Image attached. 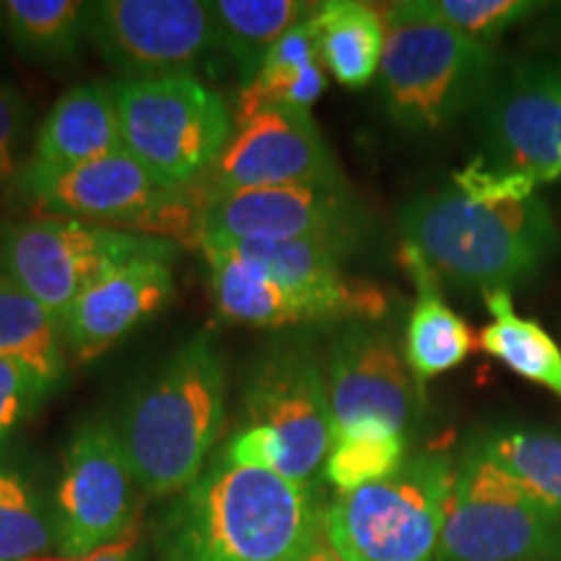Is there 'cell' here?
<instances>
[{"label":"cell","mask_w":561,"mask_h":561,"mask_svg":"<svg viewBox=\"0 0 561 561\" xmlns=\"http://www.w3.org/2000/svg\"><path fill=\"white\" fill-rule=\"evenodd\" d=\"M403 242L432 273L460 289L512 291L543 268L559 229L538 187L483 157L468 161L439 191L413 198L401 214Z\"/></svg>","instance_id":"6da1fadb"},{"label":"cell","mask_w":561,"mask_h":561,"mask_svg":"<svg viewBox=\"0 0 561 561\" xmlns=\"http://www.w3.org/2000/svg\"><path fill=\"white\" fill-rule=\"evenodd\" d=\"M320 528L310 489L221 458L182 491L161 549L167 561H305Z\"/></svg>","instance_id":"7a4b0ae2"},{"label":"cell","mask_w":561,"mask_h":561,"mask_svg":"<svg viewBox=\"0 0 561 561\" xmlns=\"http://www.w3.org/2000/svg\"><path fill=\"white\" fill-rule=\"evenodd\" d=\"M227 356L208 333L182 343L140 385L117 437L146 494H182L201 479L227 424Z\"/></svg>","instance_id":"3957f363"},{"label":"cell","mask_w":561,"mask_h":561,"mask_svg":"<svg viewBox=\"0 0 561 561\" xmlns=\"http://www.w3.org/2000/svg\"><path fill=\"white\" fill-rule=\"evenodd\" d=\"M242 405L244 421L221 458L310 489L333 447L328 377L310 341H278L263 351L250 369Z\"/></svg>","instance_id":"277c9868"},{"label":"cell","mask_w":561,"mask_h":561,"mask_svg":"<svg viewBox=\"0 0 561 561\" xmlns=\"http://www.w3.org/2000/svg\"><path fill=\"white\" fill-rule=\"evenodd\" d=\"M382 19L377 83L392 123L403 130L434 133L486 100L496 81L494 47L432 19L419 0L392 3Z\"/></svg>","instance_id":"5b68a950"},{"label":"cell","mask_w":561,"mask_h":561,"mask_svg":"<svg viewBox=\"0 0 561 561\" xmlns=\"http://www.w3.org/2000/svg\"><path fill=\"white\" fill-rule=\"evenodd\" d=\"M453 483L447 455L403 460L396 473L335 496L322 512L328 543L343 561H434Z\"/></svg>","instance_id":"8992f818"},{"label":"cell","mask_w":561,"mask_h":561,"mask_svg":"<svg viewBox=\"0 0 561 561\" xmlns=\"http://www.w3.org/2000/svg\"><path fill=\"white\" fill-rule=\"evenodd\" d=\"M19 185L42 216L55 219H76L159 240H195L198 229V198L193 187L180 191L164 185L128 151L60 172L24 167Z\"/></svg>","instance_id":"52a82bcc"},{"label":"cell","mask_w":561,"mask_h":561,"mask_svg":"<svg viewBox=\"0 0 561 561\" xmlns=\"http://www.w3.org/2000/svg\"><path fill=\"white\" fill-rule=\"evenodd\" d=\"M125 151L170 187H193L231 138V115L221 94L198 76L112 81Z\"/></svg>","instance_id":"ba28073f"},{"label":"cell","mask_w":561,"mask_h":561,"mask_svg":"<svg viewBox=\"0 0 561 561\" xmlns=\"http://www.w3.org/2000/svg\"><path fill=\"white\" fill-rule=\"evenodd\" d=\"M174 252L178 248L159 237L39 216L3 229L0 273L37 299L62 325L76 299L96 280L138 257Z\"/></svg>","instance_id":"9c48e42d"},{"label":"cell","mask_w":561,"mask_h":561,"mask_svg":"<svg viewBox=\"0 0 561 561\" xmlns=\"http://www.w3.org/2000/svg\"><path fill=\"white\" fill-rule=\"evenodd\" d=\"M434 561H561V515L468 447Z\"/></svg>","instance_id":"30bf717a"},{"label":"cell","mask_w":561,"mask_h":561,"mask_svg":"<svg viewBox=\"0 0 561 561\" xmlns=\"http://www.w3.org/2000/svg\"><path fill=\"white\" fill-rule=\"evenodd\" d=\"M364 216L346 182L252 187L198 198L195 242L240 244L312 240L351 252L362 237Z\"/></svg>","instance_id":"8fae6325"},{"label":"cell","mask_w":561,"mask_h":561,"mask_svg":"<svg viewBox=\"0 0 561 561\" xmlns=\"http://www.w3.org/2000/svg\"><path fill=\"white\" fill-rule=\"evenodd\" d=\"M89 39L123 81L193 76L221 50L210 3L201 0L89 3Z\"/></svg>","instance_id":"7c38bea8"},{"label":"cell","mask_w":561,"mask_h":561,"mask_svg":"<svg viewBox=\"0 0 561 561\" xmlns=\"http://www.w3.org/2000/svg\"><path fill=\"white\" fill-rule=\"evenodd\" d=\"M346 182L310 110L261 104L237 110V128L219 159L195 182V198L252 187Z\"/></svg>","instance_id":"4fadbf2b"},{"label":"cell","mask_w":561,"mask_h":561,"mask_svg":"<svg viewBox=\"0 0 561 561\" xmlns=\"http://www.w3.org/2000/svg\"><path fill=\"white\" fill-rule=\"evenodd\" d=\"M138 481L117 430L89 421L70 437L55 494V543L76 559L102 549L136 525Z\"/></svg>","instance_id":"5bb4252c"},{"label":"cell","mask_w":561,"mask_h":561,"mask_svg":"<svg viewBox=\"0 0 561 561\" xmlns=\"http://www.w3.org/2000/svg\"><path fill=\"white\" fill-rule=\"evenodd\" d=\"M486 159L536 187L561 180V60L528 62L483 100Z\"/></svg>","instance_id":"9a60e30c"},{"label":"cell","mask_w":561,"mask_h":561,"mask_svg":"<svg viewBox=\"0 0 561 561\" xmlns=\"http://www.w3.org/2000/svg\"><path fill=\"white\" fill-rule=\"evenodd\" d=\"M325 377L333 434L356 426L403 434L421 405V382L405 362L403 346L369 322H348L333 341Z\"/></svg>","instance_id":"2e32d148"},{"label":"cell","mask_w":561,"mask_h":561,"mask_svg":"<svg viewBox=\"0 0 561 561\" xmlns=\"http://www.w3.org/2000/svg\"><path fill=\"white\" fill-rule=\"evenodd\" d=\"M174 255L138 257L83 291L62 318L66 351L89 364L164 310L174 297Z\"/></svg>","instance_id":"e0dca14e"},{"label":"cell","mask_w":561,"mask_h":561,"mask_svg":"<svg viewBox=\"0 0 561 561\" xmlns=\"http://www.w3.org/2000/svg\"><path fill=\"white\" fill-rule=\"evenodd\" d=\"M261 263L301 301L310 322H375L388 312V297L375 284L343 273L346 250L312 240H261L231 244Z\"/></svg>","instance_id":"ac0fdd59"},{"label":"cell","mask_w":561,"mask_h":561,"mask_svg":"<svg viewBox=\"0 0 561 561\" xmlns=\"http://www.w3.org/2000/svg\"><path fill=\"white\" fill-rule=\"evenodd\" d=\"M125 151L121 112L110 83H79L53 104L34 144L30 170L60 172Z\"/></svg>","instance_id":"d6986e66"},{"label":"cell","mask_w":561,"mask_h":561,"mask_svg":"<svg viewBox=\"0 0 561 561\" xmlns=\"http://www.w3.org/2000/svg\"><path fill=\"white\" fill-rule=\"evenodd\" d=\"M201 250L206 255L210 294L221 320L263 331L310 322L301 301L261 263L242 255L231 244H203Z\"/></svg>","instance_id":"ffe728a7"},{"label":"cell","mask_w":561,"mask_h":561,"mask_svg":"<svg viewBox=\"0 0 561 561\" xmlns=\"http://www.w3.org/2000/svg\"><path fill=\"white\" fill-rule=\"evenodd\" d=\"M401 261L416 284V305H413L409 325H405L403 354L413 377L419 382H426L460 367L471 356L476 335L468 322L442 297L439 278L411 244L403 242Z\"/></svg>","instance_id":"44dd1931"},{"label":"cell","mask_w":561,"mask_h":561,"mask_svg":"<svg viewBox=\"0 0 561 561\" xmlns=\"http://www.w3.org/2000/svg\"><path fill=\"white\" fill-rule=\"evenodd\" d=\"M320 60L341 87L364 89L377 79L385 50V19L359 0H328L310 16Z\"/></svg>","instance_id":"7402d4cb"},{"label":"cell","mask_w":561,"mask_h":561,"mask_svg":"<svg viewBox=\"0 0 561 561\" xmlns=\"http://www.w3.org/2000/svg\"><path fill=\"white\" fill-rule=\"evenodd\" d=\"M0 359L24 367L50 392L66 377L62 325L37 299L0 273Z\"/></svg>","instance_id":"603a6c76"},{"label":"cell","mask_w":561,"mask_h":561,"mask_svg":"<svg viewBox=\"0 0 561 561\" xmlns=\"http://www.w3.org/2000/svg\"><path fill=\"white\" fill-rule=\"evenodd\" d=\"M491 322L479 333V346L517 377L549 390L561 401V346L538 320L523 318L512 307V291L483 294Z\"/></svg>","instance_id":"cb8c5ba5"},{"label":"cell","mask_w":561,"mask_h":561,"mask_svg":"<svg viewBox=\"0 0 561 561\" xmlns=\"http://www.w3.org/2000/svg\"><path fill=\"white\" fill-rule=\"evenodd\" d=\"M318 3L301 0H214L219 47L234 62L242 89L261 73L265 55L286 32L312 16Z\"/></svg>","instance_id":"d4e9b609"},{"label":"cell","mask_w":561,"mask_h":561,"mask_svg":"<svg viewBox=\"0 0 561 561\" xmlns=\"http://www.w3.org/2000/svg\"><path fill=\"white\" fill-rule=\"evenodd\" d=\"M325 73L328 70L322 66L310 19H307L271 47L261 73L240 91V107L289 104V107L310 110L328 87Z\"/></svg>","instance_id":"484cf974"},{"label":"cell","mask_w":561,"mask_h":561,"mask_svg":"<svg viewBox=\"0 0 561 561\" xmlns=\"http://www.w3.org/2000/svg\"><path fill=\"white\" fill-rule=\"evenodd\" d=\"M0 9L13 47L34 62L76 60L89 37V3L79 0H9Z\"/></svg>","instance_id":"4316f807"},{"label":"cell","mask_w":561,"mask_h":561,"mask_svg":"<svg viewBox=\"0 0 561 561\" xmlns=\"http://www.w3.org/2000/svg\"><path fill=\"white\" fill-rule=\"evenodd\" d=\"M468 447L561 515V434L512 426L481 432Z\"/></svg>","instance_id":"83f0119b"},{"label":"cell","mask_w":561,"mask_h":561,"mask_svg":"<svg viewBox=\"0 0 561 561\" xmlns=\"http://www.w3.org/2000/svg\"><path fill=\"white\" fill-rule=\"evenodd\" d=\"M405 460V439L401 432L385 426H356L333 434L331 455L325 460V479L339 494L356 491L396 473Z\"/></svg>","instance_id":"f1b7e54d"},{"label":"cell","mask_w":561,"mask_h":561,"mask_svg":"<svg viewBox=\"0 0 561 561\" xmlns=\"http://www.w3.org/2000/svg\"><path fill=\"white\" fill-rule=\"evenodd\" d=\"M55 523L19 473L0 471V561L53 557Z\"/></svg>","instance_id":"f546056e"},{"label":"cell","mask_w":561,"mask_h":561,"mask_svg":"<svg viewBox=\"0 0 561 561\" xmlns=\"http://www.w3.org/2000/svg\"><path fill=\"white\" fill-rule=\"evenodd\" d=\"M421 9L462 37L494 47L512 26L523 24L541 5L533 0H419Z\"/></svg>","instance_id":"4dcf8cb0"},{"label":"cell","mask_w":561,"mask_h":561,"mask_svg":"<svg viewBox=\"0 0 561 561\" xmlns=\"http://www.w3.org/2000/svg\"><path fill=\"white\" fill-rule=\"evenodd\" d=\"M45 392L47 390L24 367L0 359V445L39 403Z\"/></svg>","instance_id":"1f68e13d"},{"label":"cell","mask_w":561,"mask_h":561,"mask_svg":"<svg viewBox=\"0 0 561 561\" xmlns=\"http://www.w3.org/2000/svg\"><path fill=\"white\" fill-rule=\"evenodd\" d=\"M30 123V104L16 89L0 83V187L16 172V151Z\"/></svg>","instance_id":"d6a6232c"},{"label":"cell","mask_w":561,"mask_h":561,"mask_svg":"<svg viewBox=\"0 0 561 561\" xmlns=\"http://www.w3.org/2000/svg\"><path fill=\"white\" fill-rule=\"evenodd\" d=\"M138 543H140L138 525H133V528L128 533H123V536L117 538V541L102 546V549L91 551V553H87V557H76V559H68V557H42V559H34V561H136Z\"/></svg>","instance_id":"836d02e7"},{"label":"cell","mask_w":561,"mask_h":561,"mask_svg":"<svg viewBox=\"0 0 561 561\" xmlns=\"http://www.w3.org/2000/svg\"><path fill=\"white\" fill-rule=\"evenodd\" d=\"M305 561H343V559L339 557V553H335L333 546L328 543V538H325V530L320 528L318 538H314L312 549H310V553H307V557H305Z\"/></svg>","instance_id":"e575fe53"}]
</instances>
